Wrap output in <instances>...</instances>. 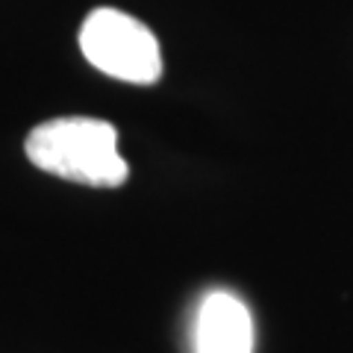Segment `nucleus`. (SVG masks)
<instances>
[{
    "label": "nucleus",
    "mask_w": 353,
    "mask_h": 353,
    "mask_svg": "<svg viewBox=\"0 0 353 353\" xmlns=\"http://www.w3.org/2000/svg\"><path fill=\"white\" fill-rule=\"evenodd\" d=\"M83 57L115 80L153 85L162 77V53L157 36L121 9L101 6L80 27Z\"/></svg>",
    "instance_id": "obj_2"
},
{
    "label": "nucleus",
    "mask_w": 353,
    "mask_h": 353,
    "mask_svg": "<svg viewBox=\"0 0 353 353\" xmlns=\"http://www.w3.org/2000/svg\"><path fill=\"white\" fill-rule=\"evenodd\" d=\"M197 353H253V318L250 309L233 292H209L194 321Z\"/></svg>",
    "instance_id": "obj_3"
},
{
    "label": "nucleus",
    "mask_w": 353,
    "mask_h": 353,
    "mask_svg": "<svg viewBox=\"0 0 353 353\" xmlns=\"http://www.w3.org/2000/svg\"><path fill=\"white\" fill-rule=\"evenodd\" d=\"M24 153L44 174L97 189H115L130 176V165L118 153V130L101 118L65 115L41 121L30 130Z\"/></svg>",
    "instance_id": "obj_1"
}]
</instances>
